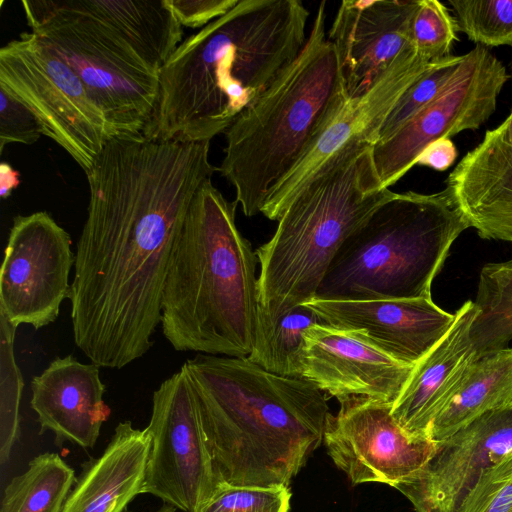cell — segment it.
I'll return each instance as SVG.
<instances>
[{
	"label": "cell",
	"instance_id": "obj_33",
	"mask_svg": "<svg viewBox=\"0 0 512 512\" xmlns=\"http://www.w3.org/2000/svg\"><path fill=\"white\" fill-rule=\"evenodd\" d=\"M456 512H512V450L481 475Z\"/></svg>",
	"mask_w": 512,
	"mask_h": 512
},
{
	"label": "cell",
	"instance_id": "obj_2",
	"mask_svg": "<svg viewBox=\"0 0 512 512\" xmlns=\"http://www.w3.org/2000/svg\"><path fill=\"white\" fill-rule=\"evenodd\" d=\"M308 17L299 0H239L185 38L160 69L143 133L185 142L224 133L300 54Z\"/></svg>",
	"mask_w": 512,
	"mask_h": 512
},
{
	"label": "cell",
	"instance_id": "obj_6",
	"mask_svg": "<svg viewBox=\"0 0 512 512\" xmlns=\"http://www.w3.org/2000/svg\"><path fill=\"white\" fill-rule=\"evenodd\" d=\"M395 192L382 185L372 146L346 150L295 196L272 238L255 253L257 330L312 301L346 239Z\"/></svg>",
	"mask_w": 512,
	"mask_h": 512
},
{
	"label": "cell",
	"instance_id": "obj_13",
	"mask_svg": "<svg viewBox=\"0 0 512 512\" xmlns=\"http://www.w3.org/2000/svg\"><path fill=\"white\" fill-rule=\"evenodd\" d=\"M328 415L323 442L334 464L353 485L395 488L413 478L436 451L437 442L409 436L391 414L392 405L366 397L339 401Z\"/></svg>",
	"mask_w": 512,
	"mask_h": 512
},
{
	"label": "cell",
	"instance_id": "obj_15",
	"mask_svg": "<svg viewBox=\"0 0 512 512\" xmlns=\"http://www.w3.org/2000/svg\"><path fill=\"white\" fill-rule=\"evenodd\" d=\"M414 366L394 359L356 330L310 326L297 353V378L338 401L366 397L394 404Z\"/></svg>",
	"mask_w": 512,
	"mask_h": 512
},
{
	"label": "cell",
	"instance_id": "obj_9",
	"mask_svg": "<svg viewBox=\"0 0 512 512\" xmlns=\"http://www.w3.org/2000/svg\"><path fill=\"white\" fill-rule=\"evenodd\" d=\"M0 85L32 110L44 136L63 148L84 172L113 137L75 70L32 31L1 47Z\"/></svg>",
	"mask_w": 512,
	"mask_h": 512
},
{
	"label": "cell",
	"instance_id": "obj_7",
	"mask_svg": "<svg viewBox=\"0 0 512 512\" xmlns=\"http://www.w3.org/2000/svg\"><path fill=\"white\" fill-rule=\"evenodd\" d=\"M469 227L447 186L394 193L343 243L315 299H430L453 242Z\"/></svg>",
	"mask_w": 512,
	"mask_h": 512
},
{
	"label": "cell",
	"instance_id": "obj_16",
	"mask_svg": "<svg viewBox=\"0 0 512 512\" xmlns=\"http://www.w3.org/2000/svg\"><path fill=\"white\" fill-rule=\"evenodd\" d=\"M512 450V405L489 411L437 442L410 480L397 485L416 512H456L481 475Z\"/></svg>",
	"mask_w": 512,
	"mask_h": 512
},
{
	"label": "cell",
	"instance_id": "obj_22",
	"mask_svg": "<svg viewBox=\"0 0 512 512\" xmlns=\"http://www.w3.org/2000/svg\"><path fill=\"white\" fill-rule=\"evenodd\" d=\"M150 451L146 429L131 421L115 427L102 454L89 461L64 503L62 512H124L128 504L143 494Z\"/></svg>",
	"mask_w": 512,
	"mask_h": 512
},
{
	"label": "cell",
	"instance_id": "obj_12",
	"mask_svg": "<svg viewBox=\"0 0 512 512\" xmlns=\"http://www.w3.org/2000/svg\"><path fill=\"white\" fill-rule=\"evenodd\" d=\"M71 238L46 211L13 219L0 271V314L35 330L53 323L69 299Z\"/></svg>",
	"mask_w": 512,
	"mask_h": 512
},
{
	"label": "cell",
	"instance_id": "obj_25",
	"mask_svg": "<svg viewBox=\"0 0 512 512\" xmlns=\"http://www.w3.org/2000/svg\"><path fill=\"white\" fill-rule=\"evenodd\" d=\"M75 481L74 470L59 454H40L7 484L0 512H62Z\"/></svg>",
	"mask_w": 512,
	"mask_h": 512
},
{
	"label": "cell",
	"instance_id": "obj_38",
	"mask_svg": "<svg viewBox=\"0 0 512 512\" xmlns=\"http://www.w3.org/2000/svg\"><path fill=\"white\" fill-rule=\"evenodd\" d=\"M502 139L512 146V110L508 117L497 127Z\"/></svg>",
	"mask_w": 512,
	"mask_h": 512
},
{
	"label": "cell",
	"instance_id": "obj_31",
	"mask_svg": "<svg viewBox=\"0 0 512 512\" xmlns=\"http://www.w3.org/2000/svg\"><path fill=\"white\" fill-rule=\"evenodd\" d=\"M462 59L463 55H451L437 61L421 78L411 85L386 117L380 128L377 143L391 137L408 120L430 103L446 84Z\"/></svg>",
	"mask_w": 512,
	"mask_h": 512
},
{
	"label": "cell",
	"instance_id": "obj_3",
	"mask_svg": "<svg viewBox=\"0 0 512 512\" xmlns=\"http://www.w3.org/2000/svg\"><path fill=\"white\" fill-rule=\"evenodd\" d=\"M183 366L220 481L289 487L323 442L330 414L324 392L248 357L197 354Z\"/></svg>",
	"mask_w": 512,
	"mask_h": 512
},
{
	"label": "cell",
	"instance_id": "obj_5",
	"mask_svg": "<svg viewBox=\"0 0 512 512\" xmlns=\"http://www.w3.org/2000/svg\"><path fill=\"white\" fill-rule=\"evenodd\" d=\"M319 3L297 58L224 132L218 167L250 217L262 212L272 188L311 148L348 100L337 52Z\"/></svg>",
	"mask_w": 512,
	"mask_h": 512
},
{
	"label": "cell",
	"instance_id": "obj_39",
	"mask_svg": "<svg viewBox=\"0 0 512 512\" xmlns=\"http://www.w3.org/2000/svg\"><path fill=\"white\" fill-rule=\"evenodd\" d=\"M124 512H132V511L127 509ZM154 512H178V509H176L175 507H173L171 505L164 503L160 508H158Z\"/></svg>",
	"mask_w": 512,
	"mask_h": 512
},
{
	"label": "cell",
	"instance_id": "obj_1",
	"mask_svg": "<svg viewBox=\"0 0 512 512\" xmlns=\"http://www.w3.org/2000/svg\"><path fill=\"white\" fill-rule=\"evenodd\" d=\"M209 151L210 141L120 135L85 172L69 300L74 342L91 363L121 369L152 347L173 248L194 195L218 170Z\"/></svg>",
	"mask_w": 512,
	"mask_h": 512
},
{
	"label": "cell",
	"instance_id": "obj_32",
	"mask_svg": "<svg viewBox=\"0 0 512 512\" xmlns=\"http://www.w3.org/2000/svg\"><path fill=\"white\" fill-rule=\"evenodd\" d=\"M287 486H235L222 482L198 512H289Z\"/></svg>",
	"mask_w": 512,
	"mask_h": 512
},
{
	"label": "cell",
	"instance_id": "obj_10",
	"mask_svg": "<svg viewBox=\"0 0 512 512\" xmlns=\"http://www.w3.org/2000/svg\"><path fill=\"white\" fill-rule=\"evenodd\" d=\"M145 429L150 451L143 494L160 498L183 512H198L222 482L183 365L154 391L151 418Z\"/></svg>",
	"mask_w": 512,
	"mask_h": 512
},
{
	"label": "cell",
	"instance_id": "obj_34",
	"mask_svg": "<svg viewBox=\"0 0 512 512\" xmlns=\"http://www.w3.org/2000/svg\"><path fill=\"white\" fill-rule=\"evenodd\" d=\"M43 135L42 124L32 110L0 85V153L6 145H31Z\"/></svg>",
	"mask_w": 512,
	"mask_h": 512
},
{
	"label": "cell",
	"instance_id": "obj_26",
	"mask_svg": "<svg viewBox=\"0 0 512 512\" xmlns=\"http://www.w3.org/2000/svg\"><path fill=\"white\" fill-rule=\"evenodd\" d=\"M475 304L479 314L471 337L478 353L508 348L512 342V259L484 265Z\"/></svg>",
	"mask_w": 512,
	"mask_h": 512
},
{
	"label": "cell",
	"instance_id": "obj_14",
	"mask_svg": "<svg viewBox=\"0 0 512 512\" xmlns=\"http://www.w3.org/2000/svg\"><path fill=\"white\" fill-rule=\"evenodd\" d=\"M436 62L411 45L367 92L348 98L296 166L272 188L261 213L278 221L300 190L336 157L355 147H373L395 104Z\"/></svg>",
	"mask_w": 512,
	"mask_h": 512
},
{
	"label": "cell",
	"instance_id": "obj_23",
	"mask_svg": "<svg viewBox=\"0 0 512 512\" xmlns=\"http://www.w3.org/2000/svg\"><path fill=\"white\" fill-rule=\"evenodd\" d=\"M126 40L158 72L183 41L168 0H71Z\"/></svg>",
	"mask_w": 512,
	"mask_h": 512
},
{
	"label": "cell",
	"instance_id": "obj_17",
	"mask_svg": "<svg viewBox=\"0 0 512 512\" xmlns=\"http://www.w3.org/2000/svg\"><path fill=\"white\" fill-rule=\"evenodd\" d=\"M419 0H345L327 37L340 63L348 98L367 92L412 45Z\"/></svg>",
	"mask_w": 512,
	"mask_h": 512
},
{
	"label": "cell",
	"instance_id": "obj_36",
	"mask_svg": "<svg viewBox=\"0 0 512 512\" xmlns=\"http://www.w3.org/2000/svg\"><path fill=\"white\" fill-rule=\"evenodd\" d=\"M458 152L453 141L444 137L428 145L421 153L417 164L436 171H445L453 165Z\"/></svg>",
	"mask_w": 512,
	"mask_h": 512
},
{
	"label": "cell",
	"instance_id": "obj_21",
	"mask_svg": "<svg viewBox=\"0 0 512 512\" xmlns=\"http://www.w3.org/2000/svg\"><path fill=\"white\" fill-rule=\"evenodd\" d=\"M453 200L483 239L512 242V146L497 127L460 160L447 179Z\"/></svg>",
	"mask_w": 512,
	"mask_h": 512
},
{
	"label": "cell",
	"instance_id": "obj_8",
	"mask_svg": "<svg viewBox=\"0 0 512 512\" xmlns=\"http://www.w3.org/2000/svg\"><path fill=\"white\" fill-rule=\"evenodd\" d=\"M31 31L75 70L113 137L142 133L154 111L159 72L126 40L71 2H21Z\"/></svg>",
	"mask_w": 512,
	"mask_h": 512
},
{
	"label": "cell",
	"instance_id": "obj_24",
	"mask_svg": "<svg viewBox=\"0 0 512 512\" xmlns=\"http://www.w3.org/2000/svg\"><path fill=\"white\" fill-rule=\"evenodd\" d=\"M512 405V348L479 354L463 383L430 429L434 442L454 434L479 416Z\"/></svg>",
	"mask_w": 512,
	"mask_h": 512
},
{
	"label": "cell",
	"instance_id": "obj_28",
	"mask_svg": "<svg viewBox=\"0 0 512 512\" xmlns=\"http://www.w3.org/2000/svg\"><path fill=\"white\" fill-rule=\"evenodd\" d=\"M457 29L484 47H512V0H449Z\"/></svg>",
	"mask_w": 512,
	"mask_h": 512
},
{
	"label": "cell",
	"instance_id": "obj_35",
	"mask_svg": "<svg viewBox=\"0 0 512 512\" xmlns=\"http://www.w3.org/2000/svg\"><path fill=\"white\" fill-rule=\"evenodd\" d=\"M182 27L203 28L225 15L239 0H168Z\"/></svg>",
	"mask_w": 512,
	"mask_h": 512
},
{
	"label": "cell",
	"instance_id": "obj_40",
	"mask_svg": "<svg viewBox=\"0 0 512 512\" xmlns=\"http://www.w3.org/2000/svg\"><path fill=\"white\" fill-rule=\"evenodd\" d=\"M509 77L512 78V59L509 62Z\"/></svg>",
	"mask_w": 512,
	"mask_h": 512
},
{
	"label": "cell",
	"instance_id": "obj_4",
	"mask_svg": "<svg viewBox=\"0 0 512 512\" xmlns=\"http://www.w3.org/2000/svg\"><path fill=\"white\" fill-rule=\"evenodd\" d=\"M237 202L205 180L173 248L161 328L179 352L247 357L258 324V257L237 228Z\"/></svg>",
	"mask_w": 512,
	"mask_h": 512
},
{
	"label": "cell",
	"instance_id": "obj_27",
	"mask_svg": "<svg viewBox=\"0 0 512 512\" xmlns=\"http://www.w3.org/2000/svg\"><path fill=\"white\" fill-rule=\"evenodd\" d=\"M316 323L323 322L313 309L305 304L295 307L272 326L256 331L248 359L269 372L297 378V353L304 332Z\"/></svg>",
	"mask_w": 512,
	"mask_h": 512
},
{
	"label": "cell",
	"instance_id": "obj_29",
	"mask_svg": "<svg viewBox=\"0 0 512 512\" xmlns=\"http://www.w3.org/2000/svg\"><path fill=\"white\" fill-rule=\"evenodd\" d=\"M17 327L0 314V463L9 460L20 434L19 406L23 379L14 357V339Z\"/></svg>",
	"mask_w": 512,
	"mask_h": 512
},
{
	"label": "cell",
	"instance_id": "obj_30",
	"mask_svg": "<svg viewBox=\"0 0 512 512\" xmlns=\"http://www.w3.org/2000/svg\"><path fill=\"white\" fill-rule=\"evenodd\" d=\"M455 18L438 0H419L414 13L410 38L417 52L430 62L451 56L458 40Z\"/></svg>",
	"mask_w": 512,
	"mask_h": 512
},
{
	"label": "cell",
	"instance_id": "obj_20",
	"mask_svg": "<svg viewBox=\"0 0 512 512\" xmlns=\"http://www.w3.org/2000/svg\"><path fill=\"white\" fill-rule=\"evenodd\" d=\"M31 408L40 433L51 431L55 442L93 448L111 410L104 402L99 366L73 356L58 357L31 381Z\"/></svg>",
	"mask_w": 512,
	"mask_h": 512
},
{
	"label": "cell",
	"instance_id": "obj_37",
	"mask_svg": "<svg viewBox=\"0 0 512 512\" xmlns=\"http://www.w3.org/2000/svg\"><path fill=\"white\" fill-rule=\"evenodd\" d=\"M20 183L19 172L9 163L2 162L0 165V196L2 199L8 198L13 190Z\"/></svg>",
	"mask_w": 512,
	"mask_h": 512
},
{
	"label": "cell",
	"instance_id": "obj_18",
	"mask_svg": "<svg viewBox=\"0 0 512 512\" xmlns=\"http://www.w3.org/2000/svg\"><path fill=\"white\" fill-rule=\"evenodd\" d=\"M323 323L360 332L379 349L406 365H416L452 328L448 313L432 298L322 300L305 303Z\"/></svg>",
	"mask_w": 512,
	"mask_h": 512
},
{
	"label": "cell",
	"instance_id": "obj_19",
	"mask_svg": "<svg viewBox=\"0 0 512 512\" xmlns=\"http://www.w3.org/2000/svg\"><path fill=\"white\" fill-rule=\"evenodd\" d=\"M444 338L416 365L394 402L391 414L411 437L430 439L435 418L463 383L470 365L479 357L471 337L479 314L475 302H465Z\"/></svg>",
	"mask_w": 512,
	"mask_h": 512
},
{
	"label": "cell",
	"instance_id": "obj_11",
	"mask_svg": "<svg viewBox=\"0 0 512 512\" xmlns=\"http://www.w3.org/2000/svg\"><path fill=\"white\" fill-rule=\"evenodd\" d=\"M508 78L505 66L487 47L476 45L464 54L436 97L391 137L372 147L382 185L395 184L436 140L480 128L495 112Z\"/></svg>",
	"mask_w": 512,
	"mask_h": 512
}]
</instances>
